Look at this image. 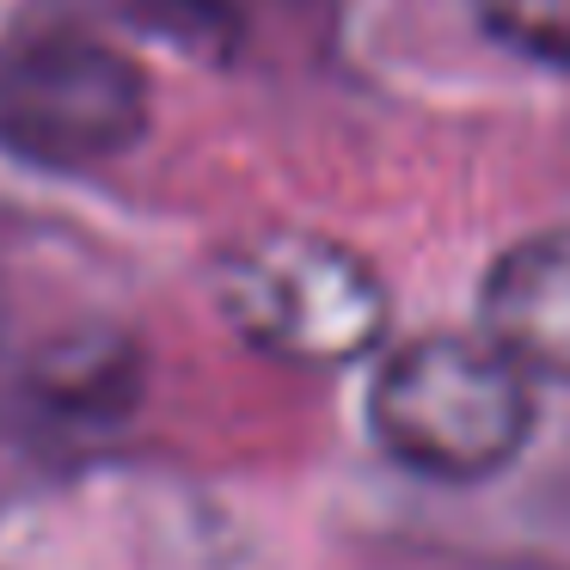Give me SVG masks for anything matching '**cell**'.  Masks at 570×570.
Masks as SVG:
<instances>
[{
	"label": "cell",
	"mask_w": 570,
	"mask_h": 570,
	"mask_svg": "<svg viewBox=\"0 0 570 570\" xmlns=\"http://www.w3.org/2000/svg\"><path fill=\"white\" fill-rule=\"evenodd\" d=\"M368 430L405 472L472 484L503 472L533 435L528 374L466 332H423L374 368Z\"/></svg>",
	"instance_id": "cell-1"
},
{
	"label": "cell",
	"mask_w": 570,
	"mask_h": 570,
	"mask_svg": "<svg viewBox=\"0 0 570 570\" xmlns=\"http://www.w3.org/2000/svg\"><path fill=\"white\" fill-rule=\"evenodd\" d=\"M484 344L521 374L570 386V227L528 234L484 276Z\"/></svg>",
	"instance_id": "cell-4"
},
{
	"label": "cell",
	"mask_w": 570,
	"mask_h": 570,
	"mask_svg": "<svg viewBox=\"0 0 570 570\" xmlns=\"http://www.w3.org/2000/svg\"><path fill=\"white\" fill-rule=\"evenodd\" d=\"M479 26L540 68H570V0H479Z\"/></svg>",
	"instance_id": "cell-5"
},
{
	"label": "cell",
	"mask_w": 570,
	"mask_h": 570,
	"mask_svg": "<svg viewBox=\"0 0 570 570\" xmlns=\"http://www.w3.org/2000/svg\"><path fill=\"white\" fill-rule=\"evenodd\" d=\"M222 320L288 368H344L386 337V283L356 246L313 227H271L215 271Z\"/></svg>",
	"instance_id": "cell-2"
},
{
	"label": "cell",
	"mask_w": 570,
	"mask_h": 570,
	"mask_svg": "<svg viewBox=\"0 0 570 570\" xmlns=\"http://www.w3.org/2000/svg\"><path fill=\"white\" fill-rule=\"evenodd\" d=\"M148 75L92 31H43L0 56V148L43 173H92L148 136Z\"/></svg>",
	"instance_id": "cell-3"
}]
</instances>
